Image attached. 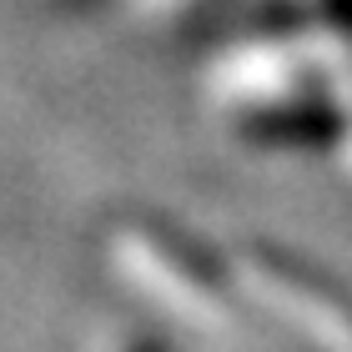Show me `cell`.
Masks as SVG:
<instances>
[{
  "mask_svg": "<svg viewBox=\"0 0 352 352\" xmlns=\"http://www.w3.org/2000/svg\"><path fill=\"white\" fill-rule=\"evenodd\" d=\"M252 141L267 146H332L342 136V116L322 101H297V106H272L247 121Z\"/></svg>",
  "mask_w": 352,
  "mask_h": 352,
  "instance_id": "1",
  "label": "cell"
},
{
  "mask_svg": "<svg viewBox=\"0 0 352 352\" xmlns=\"http://www.w3.org/2000/svg\"><path fill=\"white\" fill-rule=\"evenodd\" d=\"M327 15L338 25H352V0H327Z\"/></svg>",
  "mask_w": 352,
  "mask_h": 352,
  "instance_id": "2",
  "label": "cell"
},
{
  "mask_svg": "<svg viewBox=\"0 0 352 352\" xmlns=\"http://www.w3.org/2000/svg\"><path fill=\"white\" fill-rule=\"evenodd\" d=\"M131 352H156V347H151V342H141V347H131Z\"/></svg>",
  "mask_w": 352,
  "mask_h": 352,
  "instance_id": "3",
  "label": "cell"
}]
</instances>
